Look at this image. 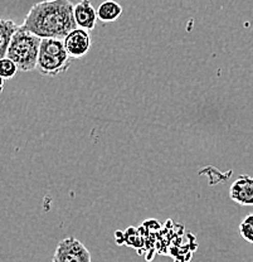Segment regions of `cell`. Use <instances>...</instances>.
Wrapping results in <instances>:
<instances>
[{
	"mask_svg": "<svg viewBox=\"0 0 253 262\" xmlns=\"http://www.w3.org/2000/svg\"><path fill=\"white\" fill-rule=\"evenodd\" d=\"M73 8L70 0H43L31 8L21 27L42 39L63 40L68 33L77 28Z\"/></svg>",
	"mask_w": 253,
	"mask_h": 262,
	"instance_id": "1",
	"label": "cell"
},
{
	"mask_svg": "<svg viewBox=\"0 0 253 262\" xmlns=\"http://www.w3.org/2000/svg\"><path fill=\"white\" fill-rule=\"evenodd\" d=\"M40 42L42 38L19 26L8 48L7 57L17 64L19 71L31 72L37 68Z\"/></svg>",
	"mask_w": 253,
	"mask_h": 262,
	"instance_id": "2",
	"label": "cell"
},
{
	"mask_svg": "<svg viewBox=\"0 0 253 262\" xmlns=\"http://www.w3.org/2000/svg\"><path fill=\"white\" fill-rule=\"evenodd\" d=\"M70 66L71 57L64 48L63 40L54 38L42 39L37 61V70L42 75L54 77L66 72Z\"/></svg>",
	"mask_w": 253,
	"mask_h": 262,
	"instance_id": "3",
	"label": "cell"
},
{
	"mask_svg": "<svg viewBox=\"0 0 253 262\" xmlns=\"http://www.w3.org/2000/svg\"><path fill=\"white\" fill-rule=\"evenodd\" d=\"M52 262H92L91 253L82 242L67 237L57 245Z\"/></svg>",
	"mask_w": 253,
	"mask_h": 262,
	"instance_id": "4",
	"label": "cell"
},
{
	"mask_svg": "<svg viewBox=\"0 0 253 262\" xmlns=\"http://www.w3.org/2000/svg\"><path fill=\"white\" fill-rule=\"evenodd\" d=\"M64 48L71 58H81L88 53L91 48V37L88 31L76 28L67 34L63 39Z\"/></svg>",
	"mask_w": 253,
	"mask_h": 262,
	"instance_id": "5",
	"label": "cell"
},
{
	"mask_svg": "<svg viewBox=\"0 0 253 262\" xmlns=\"http://www.w3.org/2000/svg\"><path fill=\"white\" fill-rule=\"evenodd\" d=\"M231 199L241 206H253V178L241 176L233 182L229 189Z\"/></svg>",
	"mask_w": 253,
	"mask_h": 262,
	"instance_id": "6",
	"label": "cell"
},
{
	"mask_svg": "<svg viewBox=\"0 0 253 262\" xmlns=\"http://www.w3.org/2000/svg\"><path fill=\"white\" fill-rule=\"evenodd\" d=\"M73 15L77 27L84 31H91L95 28L97 21V10L92 7L89 0H81L73 8Z\"/></svg>",
	"mask_w": 253,
	"mask_h": 262,
	"instance_id": "7",
	"label": "cell"
},
{
	"mask_svg": "<svg viewBox=\"0 0 253 262\" xmlns=\"http://www.w3.org/2000/svg\"><path fill=\"white\" fill-rule=\"evenodd\" d=\"M18 28L19 26L14 23V20L0 16V59L7 57L8 48H9L13 35Z\"/></svg>",
	"mask_w": 253,
	"mask_h": 262,
	"instance_id": "8",
	"label": "cell"
},
{
	"mask_svg": "<svg viewBox=\"0 0 253 262\" xmlns=\"http://www.w3.org/2000/svg\"><path fill=\"white\" fill-rule=\"evenodd\" d=\"M122 14V7L115 0H105L97 9V18L102 21H115Z\"/></svg>",
	"mask_w": 253,
	"mask_h": 262,
	"instance_id": "9",
	"label": "cell"
},
{
	"mask_svg": "<svg viewBox=\"0 0 253 262\" xmlns=\"http://www.w3.org/2000/svg\"><path fill=\"white\" fill-rule=\"evenodd\" d=\"M18 67L12 59H9L8 57L0 59V76H2L4 80H10V78L14 77L18 72Z\"/></svg>",
	"mask_w": 253,
	"mask_h": 262,
	"instance_id": "10",
	"label": "cell"
},
{
	"mask_svg": "<svg viewBox=\"0 0 253 262\" xmlns=\"http://www.w3.org/2000/svg\"><path fill=\"white\" fill-rule=\"evenodd\" d=\"M239 234L244 241L253 244V213L247 215L239 225Z\"/></svg>",
	"mask_w": 253,
	"mask_h": 262,
	"instance_id": "11",
	"label": "cell"
},
{
	"mask_svg": "<svg viewBox=\"0 0 253 262\" xmlns=\"http://www.w3.org/2000/svg\"><path fill=\"white\" fill-rule=\"evenodd\" d=\"M4 82H5V80L2 77V76H0V92H2L3 89H4Z\"/></svg>",
	"mask_w": 253,
	"mask_h": 262,
	"instance_id": "12",
	"label": "cell"
}]
</instances>
